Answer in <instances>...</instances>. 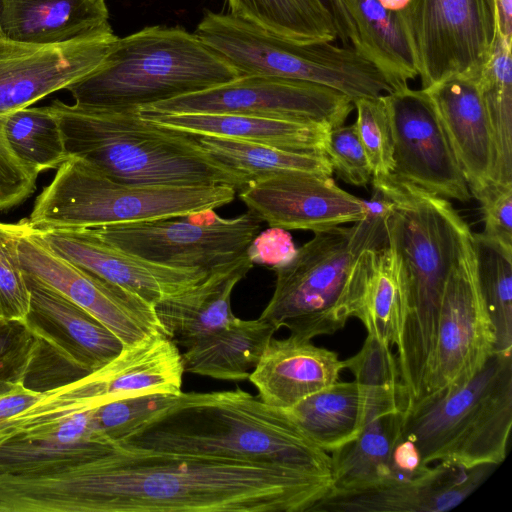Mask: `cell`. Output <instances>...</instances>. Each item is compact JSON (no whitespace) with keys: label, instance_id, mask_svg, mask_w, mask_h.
<instances>
[{"label":"cell","instance_id":"6da1fadb","mask_svg":"<svg viewBox=\"0 0 512 512\" xmlns=\"http://www.w3.org/2000/svg\"><path fill=\"white\" fill-rule=\"evenodd\" d=\"M331 485L291 466L113 444L56 469L0 476V512H310Z\"/></svg>","mask_w":512,"mask_h":512},{"label":"cell","instance_id":"7a4b0ae2","mask_svg":"<svg viewBox=\"0 0 512 512\" xmlns=\"http://www.w3.org/2000/svg\"><path fill=\"white\" fill-rule=\"evenodd\" d=\"M372 185L389 203L388 242L403 271L395 356L409 406L425 394L445 284L471 230L447 199L393 173L372 176Z\"/></svg>","mask_w":512,"mask_h":512},{"label":"cell","instance_id":"3957f363","mask_svg":"<svg viewBox=\"0 0 512 512\" xmlns=\"http://www.w3.org/2000/svg\"><path fill=\"white\" fill-rule=\"evenodd\" d=\"M118 445L291 466L331 478L330 455L288 410L241 388L181 392Z\"/></svg>","mask_w":512,"mask_h":512},{"label":"cell","instance_id":"277c9868","mask_svg":"<svg viewBox=\"0 0 512 512\" xmlns=\"http://www.w3.org/2000/svg\"><path fill=\"white\" fill-rule=\"evenodd\" d=\"M66 150L114 181L140 186L244 188L241 174L214 160L185 133L141 117L139 109L50 105Z\"/></svg>","mask_w":512,"mask_h":512},{"label":"cell","instance_id":"5b68a950","mask_svg":"<svg viewBox=\"0 0 512 512\" xmlns=\"http://www.w3.org/2000/svg\"><path fill=\"white\" fill-rule=\"evenodd\" d=\"M389 214L368 212L350 227L314 232L272 266L275 289L260 317L307 340L342 329L357 314L374 255L388 244Z\"/></svg>","mask_w":512,"mask_h":512},{"label":"cell","instance_id":"8992f818","mask_svg":"<svg viewBox=\"0 0 512 512\" xmlns=\"http://www.w3.org/2000/svg\"><path fill=\"white\" fill-rule=\"evenodd\" d=\"M238 77L195 33L157 25L118 37L101 67L67 90L80 105L140 109Z\"/></svg>","mask_w":512,"mask_h":512},{"label":"cell","instance_id":"52a82bcc","mask_svg":"<svg viewBox=\"0 0 512 512\" xmlns=\"http://www.w3.org/2000/svg\"><path fill=\"white\" fill-rule=\"evenodd\" d=\"M512 427V353H493L467 382L427 394L403 412L401 436L424 465H500Z\"/></svg>","mask_w":512,"mask_h":512},{"label":"cell","instance_id":"ba28073f","mask_svg":"<svg viewBox=\"0 0 512 512\" xmlns=\"http://www.w3.org/2000/svg\"><path fill=\"white\" fill-rule=\"evenodd\" d=\"M229 185L140 186L112 180L78 157L61 164L24 220L35 231L89 229L217 209L231 203Z\"/></svg>","mask_w":512,"mask_h":512},{"label":"cell","instance_id":"9c48e42d","mask_svg":"<svg viewBox=\"0 0 512 512\" xmlns=\"http://www.w3.org/2000/svg\"><path fill=\"white\" fill-rule=\"evenodd\" d=\"M240 76H270L323 85L353 100L395 90L387 75L352 47L300 43L230 13L207 12L194 32Z\"/></svg>","mask_w":512,"mask_h":512},{"label":"cell","instance_id":"30bf717a","mask_svg":"<svg viewBox=\"0 0 512 512\" xmlns=\"http://www.w3.org/2000/svg\"><path fill=\"white\" fill-rule=\"evenodd\" d=\"M117 39L110 24L54 44L0 36V212L27 200L39 175L12 151L6 136L9 115L94 73Z\"/></svg>","mask_w":512,"mask_h":512},{"label":"cell","instance_id":"8fae6325","mask_svg":"<svg viewBox=\"0 0 512 512\" xmlns=\"http://www.w3.org/2000/svg\"><path fill=\"white\" fill-rule=\"evenodd\" d=\"M262 220L247 211L234 218L213 209L91 229L105 242L146 261L211 272L247 252Z\"/></svg>","mask_w":512,"mask_h":512},{"label":"cell","instance_id":"7c38bea8","mask_svg":"<svg viewBox=\"0 0 512 512\" xmlns=\"http://www.w3.org/2000/svg\"><path fill=\"white\" fill-rule=\"evenodd\" d=\"M407 22L422 89L480 77L498 34L494 0H411Z\"/></svg>","mask_w":512,"mask_h":512},{"label":"cell","instance_id":"4fadbf2b","mask_svg":"<svg viewBox=\"0 0 512 512\" xmlns=\"http://www.w3.org/2000/svg\"><path fill=\"white\" fill-rule=\"evenodd\" d=\"M183 373L178 346L158 333L126 346L103 367L43 391L27 414L39 420H53L128 397L149 393L178 395L182 392Z\"/></svg>","mask_w":512,"mask_h":512},{"label":"cell","instance_id":"5bb4252c","mask_svg":"<svg viewBox=\"0 0 512 512\" xmlns=\"http://www.w3.org/2000/svg\"><path fill=\"white\" fill-rule=\"evenodd\" d=\"M353 108L351 98L323 85L252 75L139 110L166 114H239L315 122L334 128L344 124Z\"/></svg>","mask_w":512,"mask_h":512},{"label":"cell","instance_id":"9a60e30c","mask_svg":"<svg viewBox=\"0 0 512 512\" xmlns=\"http://www.w3.org/2000/svg\"><path fill=\"white\" fill-rule=\"evenodd\" d=\"M16 253L25 274L95 316L125 347L163 333L154 305L72 264L53 251L41 234L28 227L23 219L17 223Z\"/></svg>","mask_w":512,"mask_h":512},{"label":"cell","instance_id":"2e32d148","mask_svg":"<svg viewBox=\"0 0 512 512\" xmlns=\"http://www.w3.org/2000/svg\"><path fill=\"white\" fill-rule=\"evenodd\" d=\"M494 345V329L476 278L470 232L445 284L423 396L467 382L494 353Z\"/></svg>","mask_w":512,"mask_h":512},{"label":"cell","instance_id":"e0dca14e","mask_svg":"<svg viewBox=\"0 0 512 512\" xmlns=\"http://www.w3.org/2000/svg\"><path fill=\"white\" fill-rule=\"evenodd\" d=\"M393 136V174L445 199L471 193L436 108L423 89L408 86L382 95Z\"/></svg>","mask_w":512,"mask_h":512},{"label":"cell","instance_id":"ac0fdd59","mask_svg":"<svg viewBox=\"0 0 512 512\" xmlns=\"http://www.w3.org/2000/svg\"><path fill=\"white\" fill-rule=\"evenodd\" d=\"M248 210L272 228L318 232L367 216L364 200L331 178L287 172L249 182L239 193Z\"/></svg>","mask_w":512,"mask_h":512},{"label":"cell","instance_id":"d6986e66","mask_svg":"<svg viewBox=\"0 0 512 512\" xmlns=\"http://www.w3.org/2000/svg\"><path fill=\"white\" fill-rule=\"evenodd\" d=\"M497 465L471 469L438 462L408 479L354 491L329 490L310 512H445L475 492Z\"/></svg>","mask_w":512,"mask_h":512},{"label":"cell","instance_id":"ffe728a7","mask_svg":"<svg viewBox=\"0 0 512 512\" xmlns=\"http://www.w3.org/2000/svg\"><path fill=\"white\" fill-rule=\"evenodd\" d=\"M39 233L53 251L72 264L136 294L152 305L196 284L210 273L146 261L105 242L91 229Z\"/></svg>","mask_w":512,"mask_h":512},{"label":"cell","instance_id":"44dd1931","mask_svg":"<svg viewBox=\"0 0 512 512\" xmlns=\"http://www.w3.org/2000/svg\"><path fill=\"white\" fill-rule=\"evenodd\" d=\"M30 309L25 322L81 372L91 373L117 357L123 342L101 321L37 278L25 274Z\"/></svg>","mask_w":512,"mask_h":512},{"label":"cell","instance_id":"7402d4cb","mask_svg":"<svg viewBox=\"0 0 512 512\" xmlns=\"http://www.w3.org/2000/svg\"><path fill=\"white\" fill-rule=\"evenodd\" d=\"M411 0H344L329 6L338 36L378 66L396 90L418 76L407 13Z\"/></svg>","mask_w":512,"mask_h":512},{"label":"cell","instance_id":"603a6c76","mask_svg":"<svg viewBox=\"0 0 512 512\" xmlns=\"http://www.w3.org/2000/svg\"><path fill=\"white\" fill-rule=\"evenodd\" d=\"M459 161L470 193L478 199L493 184L494 145L479 77L453 76L427 89Z\"/></svg>","mask_w":512,"mask_h":512},{"label":"cell","instance_id":"cb8c5ba5","mask_svg":"<svg viewBox=\"0 0 512 512\" xmlns=\"http://www.w3.org/2000/svg\"><path fill=\"white\" fill-rule=\"evenodd\" d=\"M111 445L96 432L92 409L37 425L0 429V476L56 469Z\"/></svg>","mask_w":512,"mask_h":512},{"label":"cell","instance_id":"d4e9b609","mask_svg":"<svg viewBox=\"0 0 512 512\" xmlns=\"http://www.w3.org/2000/svg\"><path fill=\"white\" fill-rule=\"evenodd\" d=\"M345 362L334 351L290 335L271 338L248 379L268 405L288 409L339 381Z\"/></svg>","mask_w":512,"mask_h":512},{"label":"cell","instance_id":"484cf974","mask_svg":"<svg viewBox=\"0 0 512 512\" xmlns=\"http://www.w3.org/2000/svg\"><path fill=\"white\" fill-rule=\"evenodd\" d=\"M254 263L247 252L211 271L196 284L154 305L163 333L184 348L238 318L232 313L231 295Z\"/></svg>","mask_w":512,"mask_h":512},{"label":"cell","instance_id":"4316f807","mask_svg":"<svg viewBox=\"0 0 512 512\" xmlns=\"http://www.w3.org/2000/svg\"><path fill=\"white\" fill-rule=\"evenodd\" d=\"M140 111L142 118L181 132L213 135L296 151H322L331 127L315 122L260 118L239 114Z\"/></svg>","mask_w":512,"mask_h":512},{"label":"cell","instance_id":"83f0119b","mask_svg":"<svg viewBox=\"0 0 512 512\" xmlns=\"http://www.w3.org/2000/svg\"><path fill=\"white\" fill-rule=\"evenodd\" d=\"M106 25L105 0H0L2 34L20 42L62 43Z\"/></svg>","mask_w":512,"mask_h":512},{"label":"cell","instance_id":"f1b7e54d","mask_svg":"<svg viewBox=\"0 0 512 512\" xmlns=\"http://www.w3.org/2000/svg\"><path fill=\"white\" fill-rule=\"evenodd\" d=\"M319 448L332 453L353 441L378 417L372 396L356 380L335 382L287 409Z\"/></svg>","mask_w":512,"mask_h":512},{"label":"cell","instance_id":"f546056e","mask_svg":"<svg viewBox=\"0 0 512 512\" xmlns=\"http://www.w3.org/2000/svg\"><path fill=\"white\" fill-rule=\"evenodd\" d=\"M276 331L261 317L238 318L186 347L182 353L184 372L219 380L247 379Z\"/></svg>","mask_w":512,"mask_h":512},{"label":"cell","instance_id":"4dcf8cb0","mask_svg":"<svg viewBox=\"0 0 512 512\" xmlns=\"http://www.w3.org/2000/svg\"><path fill=\"white\" fill-rule=\"evenodd\" d=\"M403 412L368 421L353 441L331 453L332 491H354L394 480L392 458Z\"/></svg>","mask_w":512,"mask_h":512},{"label":"cell","instance_id":"1f68e13d","mask_svg":"<svg viewBox=\"0 0 512 512\" xmlns=\"http://www.w3.org/2000/svg\"><path fill=\"white\" fill-rule=\"evenodd\" d=\"M183 133L210 157L243 175L248 182L287 172L323 176H331L333 172L322 151H296L220 136Z\"/></svg>","mask_w":512,"mask_h":512},{"label":"cell","instance_id":"d6a6232c","mask_svg":"<svg viewBox=\"0 0 512 512\" xmlns=\"http://www.w3.org/2000/svg\"><path fill=\"white\" fill-rule=\"evenodd\" d=\"M230 14L300 43L334 41L337 28L324 0H226Z\"/></svg>","mask_w":512,"mask_h":512},{"label":"cell","instance_id":"836d02e7","mask_svg":"<svg viewBox=\"0 0 512 512\" xmlns=\"http://www.w3.org/2000/svg\"><path fill=\"white\" fill-rule=\"evenodd\" d=\"M404 299V279L400 258L392 244L374 255L367 274L356 318L367 335L387 346H395L399 334Z\"/></svg>","mask_w":512,"mask_h":512},{"label":"cell","instance_id":"e575fe53","mask_svg":"<svg viewBox=\"0 0 512 512\" xmlns=\"http://www.w3.org/2000/svg\"><path fill=\"white\" fill-rule=\"evenodd\" d=\"M512 44L497 34L479 77L494 145L493 184H512Z\"/></svg>","mask_w":512,"mask_h":512},{"label":"cell","instance_id":"d590c367","mask_svg":"<svg viewBox=\"0 0 512 512\" xmlns=\"http://www.w3.org/2000/svg\"><path fill=\"white\" fill-rule=\"evenodd\" d=\"M476 278L492 323L495 353H512V249L471 232Z\"/></svg>","mask_w":512,"mask_h":512},{"label":"cell","instance_id":"8d00e7d4","mask_svg":"<svg viewBox=\"0 0 512 512\" xmlns=\"http://www.w3.org/2000/svg\"><path fill=\"white\" fill-rule=\"evenodd\" d=\"M6 136L15 155L37 173L57 169L70 158L49 106L31 105L12 112L7 119Z\"/></svg>","mask_w":512,"mask_h":512},{"label":"cell","instance_id":"74e56055","mask_svg":"<svg viewBox=\"0 0 512 512\" xmlns=\"http://www.w3.org/2000/svg\"><path fill=\"white\" fill-rule=\"evenodd\" d=\"M176 395L149 393L110 401L92 409L96 432L110 444H118L168 407Z\"/></svg>","mask_w":512,"mask_h":512},{"label":"cell","instance_id":"f35d334b","mask_svg":"<svg viewBox=\"0 0 512 512\" xmlns=\"http://www.w3.org/2000/svg\"><path fill=\"white\" fill-rule=\"evenodd\" d=\"M348 369L361 385L381 396L398 400L408 406L407 397L400 382L396 356L391 347L367 335L362 348L344 360Z\"/></svg>","mask_w":512,"mask_h":512},{"label":"cell","instance_id":"ab89813d","mask_svg":"<svg viewBox=\"0 0 512 512\" xmlns=\"http://www.w3.org/2000/svg\"><path fill=\"white\" fill-rule=\"evenodd\" d=\"M357 111L355 126L367 155L373 176L393 173L392 128L382 96L354 101Z\"/></svg>","mask_w":512,"mask_h":512},{"label":"cell","instance_id":"60d3db41","mask_svg":"<svg viewBox=\"0 0 512 512\" xmlns=\"http://www.w3.org/2000/svg\"><path fill=\"white\" fill-rule=\"evenodd\" d=\"M38 344L25 320L0 318V395L24 385Z\"/></svg>","mask_w":512,"mask_h":512},{"label":"cell","instance_id":"b9f144b4","mask_svg":"<svg viewBox=\"0 0 512 512\" xmlns=\"http://www.w3.org/2000/svg\"><path fill=\"white\" fill-rule=\"evenodd\" d=\"M17 224L0 222V318L25 320L30 292L16 253Z\"/></svg>","mask_w":512,"mask_h":512},{"label":"cell","instance_id":"7bdbcfd3","mask_svg":"<svg viewBox=\"0 0 512 512\" xmlns=\"http://www.w3.org/2000/svg\"><path fill=\"white\" fill-rule=\"evenodd\" d=\"M324 153L333 171L344 182L354 186H366L372 180V170L355 123L331 128Z\"/></svg>","mask_w":512,"mask_h":512},{"label":"cell","instance_id":"ee69618b","mask_svg":"<svg viewBox=\"0 0 512 512\" xmlns=\"http://www.w3.org/2000/svg\"><path fill=\"white\" fill-rule=\"evenodd\" d=\"M477 200L484 221L481 233L512 249V184H492Z\"/></svg>","mask_w":512,"mask_h":512},{"label":"cell","instance_id":"f6af8a7d","mask_svg":"<svg viewBox=\"0 0 512 512\" xmlns=\"http://www.w3.org/2000/svg\"><path fill=\"white\" fill-rule=\"evenodd\" d=\"M296 248L291 235L284 229L272 228L259 233L247 249L253 263L275 266L289 260Z\"/></svg>","mask_w":512,"mask_h":512},{"label":"cell","instance_id":"bcb514c9","mask_svg":"<svg viewBox=\"0 0 512 512\" xmlns=\"http://www.w3.org/2000/svg\"><path fill=\"white\" fill-rule=\"evenodd\" d=\"M41 397L42 392L30 389L25 385H19L0 395V425L35 404Z\"/></svg>","mask_w":512,"mask_h":512},{"label":"cell","instance_id":"7dc6e473","mask_svg":"<svg viewBox=\"0 0 512 512\" xmlns=\"http://www.w3.org/2000/svg\"><path fill=\"white\" fill-rule=\"evenodd\" d=\"M497 10L498 33L512 44V0H494Z\"/></svg>","mask_w":512,"mask_h":512},{"label":"cell","instance_id":"c3c4849f","mask_svg":"<svg viewBox=\"0 0 512 512\" xmlns=\"http://www.w3.org/2000/svg\"><path fill=\"white\" fill-rule=\"evenodd\" d=\"M327 1H328V3H329V5H328V7H329V6H330V5H332L333 3L340 2V1H344V0H327Z\"/></svg>","mask_w":512,"mask_h":512},{"label":"cell","instance_id":"681fc988","mask_svg":"<svg viewBox=\"0 0 512 512\" xmlns=\"http://www.w3.org/2000/svg\"><path fill=\"white\" fill-rule=\"evenodd\" d=\"M0 36H3V34H2V30H1V26H0Z\"/></svg>","mask_w":512,"mask_h":512},{"label":"cell","instance_id":"f907efd6","mask_svg":"<svg viewBox=\"0 0 512 512\" xmlns=\"http://www.w3.org/2000/svg\"><path fill=\"white\" fill-rule=\"evenodd\" d=\"M324 1L326 2L327 0H324Z\"/></svg>","mask_w":512,"mask_h":512}]
</instances>
